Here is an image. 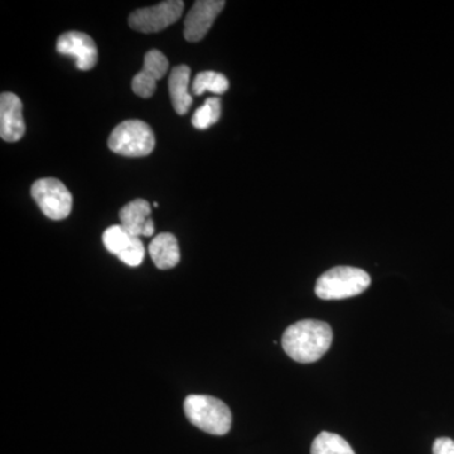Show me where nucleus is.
<instances>
[{
    "instance_id": "nucleus-4",
    "label": "nucleus",
    "mask_w": 454,
    "mask_h": 454,
    "mask_svg": "<svg viewBox=\"0 0 454 454\" xmlns=\"http://www.w3.org/2000/svg\"><path fill=\"white\" fill-rule=\"evenodd\" d=\"M110 151L124 157H145L153 152V130L142 121H127L119 124L107 140Z\"/></svg>"
},
{
    "instance_id": "nucleus-12",
    "label": "nucleus",
    "mask_w": 454,
    "mask_h": 454,
    "mask_svg": "<svg viewBox=\"0 0 454 454\" xmlns=\"http://www.w3.org/2000/svg\"><path fill=\"white\" fill-rule=\"evenodd\" d=\"M191 70L186 65L173 68L169 76V95L173 109L178 115H186L192 106L193 98L190 95Z\"/></svg>"
},
{
    "instance_id": "nucleus-8",
    "label": "nucleus",
    "mask_w": 454,
    "mask_h": 454,
    "mask_svg": "<svg viewBox=\"0 0 454 454\" xmlns=\"http://www.w3.org/2000/svg\"><path fill=\"white\" fill-rule=\"evenodd\" d=\"M223 0H199L184 20V38L188 42L201 41L210 31L215 20L225 8Z\"/></svg>"
},
{
    "instance_id": "nucleus-18",
    "label": "nucleus",
    "mask_w": 454,
    "mask_h": 454,
    "mask_svg": "<svg viewBox=\"0 0 454 454\" xmlns=\"http://www.w3.org/2000/svg\"><path fill=\"white\" fill-rule=\"evenodd\" d=\"M433 454H454V441L450 438L435 439Z\"/></svg>"
},
{
    "instance_id": "nucleus-20",
    "label": "nucleus",
    "mask_w": 454,
    "mask_h": 454,
    "mask_svg": "<svg viewBox=\"0 0 454 454\" xmlns=\"http://www.w3.org/2000/svg\"><path fill=\"white\" fill-rule=\"evenodd\" d=\"M153 206H154V207H158V206H160V205H158V202H154Z\"/></svg>"
},
{
    "instance_id": "nucleus-16",
    "label": "nucleus",
    "mask_w": 454,
    "mask_h": 454,
    "mask_svg": "<svg viewBox=\"0 0 454 454\" xmlns=\"http://www.w3.org/2000/svg\"><path fill=\"white\" fill-rule=\"evenodd\" d=\"M193 95H202L205 91H210L212 94L223 95L229 90V80L223 74L215 73V71H205L200 73L193 80Z\"/></svg>"
},
{
    "instance_id": "nucleus-17",
    "label": "nucleus",
    "mask_w": 454,
    "mask_h": 454,
    "mask_svg": "<svg viewBox=\"0 0 454 454\" xmlns=\"http://www.w3.org/2000/svg\"><path fill=\"white\" fill-rule=\"evenodd\" d=\"M220 98H208L205 106L196 110L192 116V125L199 130H206L220 121Z\"/></svg>"
},
{
    "instance_id": "nucleus-6",
    "label": "nucleus",
    "mask_w": 454,
    "mask_h": 454,
    "mask_svg": "<svg viewBox=\"0 0 454 454\" xmlns=\"http://www.w3.org/2000/svg\"><path fill=\"white\" fill-rule=\"evenodd\" d=\"M184 9V3L182 0H168L153 7L138 9L130 14V28L142 33L163 31L177 22Z\"/></svg>"
},
{
    "instance_id": "nucleus-10",
    "label": "nucleus",
    "mask_w": 454,
    "mask_h": 454,
    "mask_svg": "<svg viewBox=\"0 0 454 454\" xmlns=\"http://www.w3.org/2000/svg\"><path fill=\"white\" fill-rule=\"evenodd\" d=\"M169 62L160 51L151 50L145 53L142 71L134 76L131 88L134 94L143 98L153 97L157 82L163 79L168 70Z\"/></svg>"
},
{
    "instance_id": "nucleus-11",
    "label": "nucleus",
    "mask_w": 454,
    "mask_h": 454,
    "mask_svg": "<svg viewBox=\"0 0 454 454\" xmlns=\"http://www.w3.org/2000/svg\"><path fill=\"white\" fill-rule=\"evenodd\" d=\"M26 133L23 106L20 98L12 92L0 97V137L9 143L18 142Z\"/></svg>"
},
{
    "instance_id": "nucleus-15",
    "label": "nucleus",
    "mask_w": 454,
    "mask_h": 454,
    "mask_svg": "<svg viewBox=\"0 0 454 454\" xmlns=\"http://www.w3.org/2000/svg\"><path fill=\"white\" fill-rule=\"evenodd\" d=\"M310 454H355L348 441L334 433L322 432L313 441Z\"/></svg>"
},
{
    "instance_id": "nucleus-1",
    "label": "nucleus",
    "mask_w": 454,
    "mask_h": 454,
    "mask_svg": "<svg viewBox=\"0 0 454 454\" xmlns=\"http://www.w3.org/2000/svg\"><path fill=\"white\" fill-rule=\"evenodd\" d=\"M333 333L330 325L317 319L295 322L283 333L282 346L292 360L301 364L316 363L331 348Z\"/></svg>"
},
{
    "instance_id": "nucleus-13",
    "label": "nucleus",
    "mask_w": 454,
    "mask_h": 454,
    "mask_svg": "<svg viewBox=\"0 0 454 454\" xmlns=\"http://www.w3.org/2000/svg\"><path fill=\"white\" fill-rule=\"evenodd\" d=\"M149 255L153 260L155 267L167 270L177 267L181 254L177 238L169 232L155 236L148 247Z\"/></svg>"
},
{
    "instance_id": "nucleus-9",
    "label": "nucleus",
    "mask_w": 454,
    "mask_h": 454,
    "mask_svg": "<svg viewBox=\"0 0 454 454\" xmlns=\"http://www.w3.org/2000/svg\"><path fill=\"white\" fill-rule=\"evenodd\" d=\"M56 47L61 55L73 57L79 70L89 71L98 64L97 44L86 33H64L57 41Z\"/></svg>"
},
{
    "instance_id": "nucleus-2",
    "label": "nucleus",
    "mask_w": 454,
    "mask_h": 454,
    "mask_svg": "<svg viewBox=\"0 0 454 454\" xmlns=\"http://www.w3.org/2000/svg\"><path fill=\"white\" fill-rule=\"evenodd\" d=\"M184 414L197 428L212 435H225L231 429L229 406L210 395H190L184 400Z\"/></svg>"
},
{
    "instance_id": "nucleus-14",
    "label": "nucleus",
    "mask_w": 454,
    "mask_h": 454,
    "mask_svg": "<svg viewBox=\"0 0 454 454\" xmlns=\"http://www.w3.org/2000/svg\"><path fill=\"white\" fill-rule=\"evenodd\" d=\"M152 207L146 200L137 199L128 203L119 212L121 225L129 234L140 238L145 234V229L148 221L152 219Z\"/></svg>"
},
{
    "instance_id": "nucleus-7",
    "label": "nucleus",
    "mask_w": 454,
    "mask_h": 454,
    "mask_svg": "<svg viewBox=\"0 0 454 454\" xmlns=\"http://www.w3.org/2000/svg\"><path fill=\"white\" fill-rule=\"evenodd\" d=\"M104 247L128 267L137 268L145 256V245L137 236H133L121 225L110 226L103 234Z\"/></svg>"
},
{
    "instance_id": "nucleus-19",
    "label": "nucleus",
    "mask_w": 454,
    "mask_h": 454,
    "mask_svg": "<svg viewBox=\"0 0 454 454\" xmlns=\"http://www.w3.org/2000/svg\"><path fill=\"white\" fill-rule=\"evenodd\" d=\"M154 234V223L153 219H151L148 221V223H146L145 229V234L143 236H146V238H149V236H152Z\"/></svg>"
},
{
    "instance_id": "nucleus-5",
    "label": "nucleus",
    "mask_w": 454,
    "mask_h": 454,
    "mask_svg": "<svg viewBox=\"0 0 454 454\" xmlns=\"http://www.w3.org/2000/svg\"><path fill=\"white\" fill-rule=\"evenodd\" d=\"M31 193L44 216L51 220H65L73 210V196L59 179H38L33 184Z\"/></svg>"
},
{
    "instance_id": "nucleus-3",
    "label": "nucleus",
    "mask_w": 454,
    "mask_h": 454,
    "mask_svg": "<svg viewBox=\"0 0 454 454\" xmlns=\"http://www.w3.org/2000/svg\"><path fill=\"white\" fill-rule=\"evenodd\" d=\"M370 284L372 278L363 269L336 267L318 278L315 292L321 300H346L365 292Z\"/></svg>"
}]
</instances>
